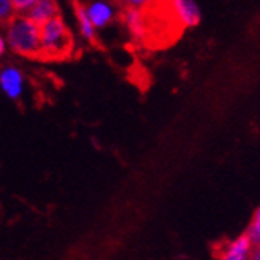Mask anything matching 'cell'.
Instances as JSON below:
<instances>
[{
  "label": "cell",
  "mask_w": 260,
  "mask_h": 260,
  "mask_svg": "<svg viewBox=\"0 0 260 260\" xmlns=\"http://www.w3.org/2000/svg\"><path fill=\"white\" fill-rule=\"evenodd\" d=\"M35 2H37V0H11V5H13V10H15V13H19V15H22V13L27 11Z\"/></svg>",
  "instance_id": "obj_13"
},
{
  "label": "cell",
  "mask_w": 260,
  "mask_h": 260,
  "mask_svg": "<svg viewBox=\"0 0 260 260\" xmlns=\"http://www.w3.org/2000/svg\"><path fill=\"white\" fill-rule=\"evenodd\" d=\"M87 16L92 22V25L95 29H103L110 25L116 16V10L114 7L107 2V0H94L86 7Z\"/></svg>",
  "instance_id": "obj_6"
},
{
  "label": "cell",
  "mask_w": 260,
  "mask_h": 260,
  "mask_svg": "<svg viewBox=\"0 0 260 260\" xmlns=\"http://www.w3.org/2000/svg\"><path fill=\"white\" fill-rule=\"evenodd\" d=\"M121 18H122L125 29L135 40H138V42L146 40L149 35V21H148V16L145 11L138 10V8L125 7L122 10Z\"/></svg>",
  "instance_id": "obj_4"
},
{
  "label": "cell",
  "mask_w": 260,
  "mask_h": 260,
  "mask_svg": "<svg viewBox=\"0 0 260 260\" xmlns=\"http://www.w3.org/2000/svg\"><path fill=\"white\" fill-rule=\"evenodd\" d=\"M72 5H73V11H75V16L78 21V25H80V32L81 35L86 38L89 43L97 45V29L90 22L89 16H87V11H86V5L81 2V0H72Z\"/></svg>",
  "instance_id": "obj_9"
},
{
  "label": "cell",
  "mask_w": 260,
  "mask_h": 260,
  "mask_svg": "<svg viewBox=\"0 0 260 260\" xmlns=\"http://www.w3.org/2000/svg\"><path fill=\"white\" fill-rule=\"evenodd\" d=\"M172 15L183 29H193L202 22V8L197 0H168Z\"/></svg>",
  "instance_id": "obj_3"
},
{
  "label": "cell",
  "mask_w": 260,
  "mask_h": 260,
  "mask_svg": "<svg viewBox=\"0 0 260 260\" xmlns=\"http://www.w3.org/2000/svg\"><path fill=\"white\" fill-rule=\"evenodd\" d=\"M246 233H248L252 244H260V208H257V211L254 213L249 229Z\"/></svg>",
  "instance_id": "obj_10"
},
{
  "label": "cell",
  "mask_w": 260,
  "mask_h": 260,
  "mask_svg": "<svg viewBox=\"0 0 260 260\" xmlns=\"http://www.w3.org/2000/svg\"><path fill=\"white\" fill-rule=\"evenodd\" d=\"M7 45L13 53L25 59L40 60L42 43H40V25L30 21L27 16L15 13L7 22Z\"/></svg>",
  "instance_id": "obj_1"
},
{
  "label": "cell",
  "mask_w": 260,
  "mask_h": 260,
  "mask_svg": "<svg viewBox=\"0 0 260 260\" xmlns=\"http://www.w3.org/2000/svg\"><path fill=\"white\" fill-rule=\"evenodd\" d=\"M5 49H7V40L0 35V57L5 54Z\"/></svg>",
  "instance_id": "obj_15"
},
{
  "label": "cell",
  "mask_w": 260,
  "mask_h": 260,
  "mask_svg": "<svg viewBox=\"0 0 260 260\" xmlns=\"http://www.w3.org/2000/svg\"><path fill=\"white\" fill-rule=\"evenodd\" d=\"M249 260H260V244H255V249L249 251Z\"/></svg>",
  "instance_id": "obj_14"
},
{
  "label": "cell",
  "mask_w": 260,
  "mask_h": 260,
  "mask_svg": "<svg viewBox=\"0 0 260 260\" xmlns=\"http://www.w3.org/2000/svg\"><path fill=\"white\" fill-rule=\"evenodd\" d=\"M0 87H2L4 94L11 99L18 100L22 95L24 89V75L19 69L8 65V67L0 70Z\"/></svg>",
  "instance_id": "obj_5"
},
{
  "label": "cell",
  "mask_w": 260,
  "mask_h": 260,
  "mask_svg": "<svg viewBox=\"0 0 260 260\" xmlns=\"http://www.w3.org/2000/svg\"><path fill=\"white\" fill-rule=\"evenodd\" d=\"M155 0H122V4L130 8H138V10H148L154 5Z\"/></svg>",
  "instance_id": "obj_12"
},
{
  "label": "cell",
  "mask_w": 260,
  "mask_h": 260,
  "mask_svg": "<svg viewBox=\"0 0 260 260\" xmlns=\"http://www.w3.org/2000/svg\"><path fill=\"white\" fill-rule=\"evenodd\" d=\"M252 248V243L248 237V233H243L241 237L225 243L224 248L220 249V260H248L249 251Z\"/></svg>",
  "instance_id": "obj_8"
},
{
  "label": "cell",
  "mask_w": 260,
  "mask_h": 260,
  "mask_svg": "<svg viewBox=\"0 0 260 260\" xmlns=\"http://www.w3.org/2000/svg\"><path fill=\"white\" fill-rule=\"evenodd\" d=\"M40 60L62 62L72 57L75 49V40L70 29L65 25L60 16H56L40 25Z\"/></svg>",
  "instance_id": "obj_2"
},
{
  "label": "cell",
  "mask_w": 260,
  "mask_h": 260,
  "mask_svg": "<svg viewBox=\"0 0 260 260\" xmlns=\"http://www.w3.org/2000/svg\"><path fill=\"white\" fill-rule=\"evenodd\" d=\"M13 16H15V10H13L11 0H0V24H7Z\"/></svg>",
  "instance_id": "obj_11"
},
{
  "label": "cell",
  "mask_w": 260,
  "mask_h": 260,
  "mask_svg": "<svg viewBox=\"0 0 260 260\" xmlns=\"http://www.w3.org/2000/svg\"><path fill=\"white\" fill-rule=\"evenodd\" d=\"M59 13L60 10H59L57 0H37V2L27 11L22 13V15L27 16L35 24L42 25L43 22L59 16Z\"/></svg>",
  "instance_id": "obj_7"
}]
</instances>
